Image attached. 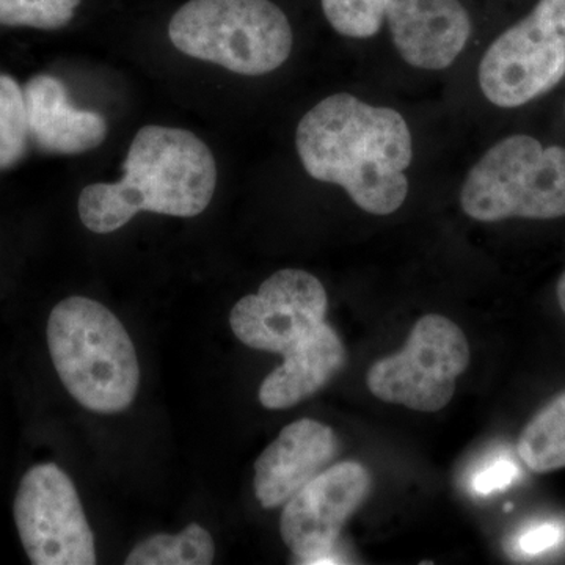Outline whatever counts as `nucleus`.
<instances>
[{"instance_id":"obj_21","label":"nucleus","mask_w":565,"mask_h":565,"mask_svg":"<svg viewBox=\"0 0 565 565\" xmlns=\"http://www.w3.org/2000/svg\"><path fill=\"white\" fill-rule=\"evenodd\" d=\"M565 527L555 522L530 526L516 537L515 545L522 555L537 556L555 548L564 541Z\"/></svg>"},{"instance_id":"obj_7","label":"nucleus","mask_w":565,"mask_h":565,"mask_svg":"<svg viewBox=\"0 0 565 565\" xmlns=\"http://www.w3.org/2000/svg\"><path fill=\"white\" fill-rule=\"evenodd\" d=\"M470 363V345L456 322L423 316L403 351L375 362L366 384L377 399L416 412H438L451 403L456 381Z\"/></svg>"},{"instance_id":"obj_2","label":"nucleus","mask_w":565,"mask_h":565,"mask_svg":"<svg viewBox=\"0 0 565 565\" xmlns=\"http://www.w3.org/2000/svg\"><path fill=\"white\" fill-rule=\"evenodd\" d=\"M125 174L117 182L87 185L79 196L81 221L93 233L117 232L141 211L195 217L210 206L217 167L195 134L145 126L134 137Z\"/></svg>"},{"instance_id":"obj_3","label":"nucleus","mask_w":565,"mask_h":565,"mask_svg":"<svg viewBox=\"0 0 565 565\" xmlns=\"http://www.w3.org/2000/svg\"><path fill=\"white\" fill-rule=\"evenodd\" d=\"M52 363L71 396L96 414H118L139 392L140 367L132 340L109 308L68 297L47 321Z\"/></svg>"},{"instance_id":"obj_16","label":"nucleus","mask_w":565,"mask_h":565,"mask_svg":"<svg viewBox=\"0 0 565 565\" xmlns=\"http://www.w3.org/2000/svg\"><path fill=\"white\" fill-rule=\"evenodd\" d=\"M215 548L211 534L192 523L180 534H158L134 546L128 565H210Z\"/></svg>"},{"instance_id":"obj_18","label":"nucleus","mask_w":565,"mask_h":565,"mask_svg":"<svg viewBox=\"0 0 565 565\" xmlns=\"http://www.w3.org/2000/svg\"><path fill=\"white\" fill-rule=\"evenodd\" d=\"M81 0H0V25L55 31L65 28Z\"/></svg>"},{"instance_id":"obj_22","label":"nucleus","mask_w":565,"mask_h":565,"mask_svg":"<svg viewBox=\"0 0 565 565\" xmlns=\"http://www.w3.org/2000/svg\"><path fill=\"white\" fill-rule=\"evenodd\" d=\"M557 302L561 305V310L564 311L565 315V270L564 274L561 275L559 281H557Z\"/></svg>"},{"instance_id":"obj_5","label":"nucleus","mask_w":565,"mask_h":565,"mask_svg":"<svg viewBox=\"0 0 565 565\" xmlns=\"http://www.w3.org/2000/svg\"><path fill=\"white\" fill-rule=\"evenodd\" d=\"M460 204L468 217L486 223L564 217V148H544L530 136L498 141L468 173Z\"/></svg>"},{"instance_id":"obj_1","label":"nucleus","mask_w":565,"mask_h":565,"mask_svg":"<svg viewBox=\"0 0 565 565\" xmlns=\"http://www.w3.org/2000/svg\"><path fill=\"white\" fill-rule=\"evenodd\" d=\"M296 147L311 178L341 185L370 214H393L407 199L414 141L399 111L337 93L305 114Z\"/></svg>"},{"instance_id":"obj_20","label":"nucleus","mask_w":565,"mask_h":565,"mask_svg":"<svg viewBox=\"0 0 565 565\" xmlns=\"http://www.w3.org/2000/svg\"><path fill=\"white\" fill-rule=\"evenodd\" d=\"M519 467L511 459L500 457L476 471L471 479V490L479 497L501 492L514 484L515 479L519 478Z\"/></svg>"},{"instance_id":"obj_4","label":"nucleus","mask_w":565,"mask_h":565,"mask_svg":"<svg viewBox=\"0 0 565 565\" xmlns=\"http://www.w3.org/2000/svg\"><path fill=\"white\" fill-rule=\"evenodd\" d=\"M169 36L182 54L243 76L273 73L292 51L288 17L270 0H189Z\"/></svg>"},{"instance_id":"obj_9","label":"nucleus","mask_w":565,"mask_h":565,"mask_svg":"<svg viewBox=\"0 0 565 565\" xmlns=\"http://www.w3.org/2000/svg\"><path fill=\"white\" fill-rule=\"evenodd\" d=\"M371 476L359 462H341L299 490L281 514L286 546L302 564H343L337 553L341 531L366 500Z\"/></svg>"},{"instance_id":"obj_14","label":"nucleus","mask_w":565,"mask_h":565,"mask_svg":"<svg viewBox=\"0 0 565 565\" xmlns=\"http://www.w3.org/2000/svg\"><path fill=\"white\" fill-rule=\"evenodd\" d=\"M345 363L340 337L323 322L307 340L282 355V363L264 379L259 403L270 411L294 407L313 396Z\"/></svg>"},{"instance_id":"obj_8","label":"nucleus","mask_w":565,"mask_h":565,"mask_svg":"<svg viewBox=\"0 0 565 565\" xmlns=\"http://www.w3.org/2000/svg\"><path fill=\"white\" fill-rule=\"evenodd\" d=\"M13 514L32 564H96L95 537L79 494L57 465L40 463L24 475Z\"/></svg>"},{"instance_id":"obj_12","label":"nucleus","mask_w":565,"mask_h":565,"mask_svg":"<svg viewBox=\"0 0 565 565\" xmlns=\"http://www.w3.org/2000/svg\"><path fill=\"white\" fill-rule=\"evenodd\" d=\"M337 434L315 419H299L281 430L255 463V493L263 508L288 503L338 452Z\"/></svg>"},{"instance_id":"obj_6","label":"nucleus","mask_w":565,"mask_h":565,"mask_svg":"<svg viewBox=\"0 0 565 565\" xmlns=\"http://www.w3.org/2000/svg\"><path fill=\"white\" fill-rule=\"evenodd\" d=\"M565 76V0H541L493 41L479 65L486 98L514 109L545 95Z\"/></svg>"},{"instance_id":"obj_19","label":"nucleus","mask_w":565,"mask_h":565,"mask_svg":"<svg viewBox=\"0 0 565 565\" xmlns=\"http://www.w3.org/2000/svg\"><path fill=\"white\" fill-rule=\"evenodd\" d=\"M390 0H322L330 25L349 39H371L384 24Z\"/></svg>"},{"instance_id":"obj_13","label":"nucleus","mask_w":565,"mask_h":565,"mask_svg":"<svg viewBox=\"0 0 565 565\" xmlns=\"http://www.w3.org/2000/svg\"><path fill=\"white\" fill-rule=\"evenodd\" d=\"M31 141L51 154H81L95 150L107 137L102 114L76 109L63 82L40 74L22 88Z\"/></svg>"},{"instance_id":"obj_11","label":"nucleus","mask_w":565,"mask_h":565,"mask_svg":"<svg viewBox=\"0 0 565 565\" xmlns=\"http://www.w3.org/2000/svg\"><path fill=\"white\" fill-rule=\"evenodd\" d=\"M385 18L401 57L419 70L448 68L471 35L460 0H390Z\"/></svg>"},{"instance_id":"obj_17","label":"nucleus","mask_w":565,"mask_h":565,"mask_svg":"<svg viewBox=\"0 0 565 565\" xmlns=\"http://www.w3.org/2000/svg\"><path fill=\"white\" fill-rule=\"evenodd\" d=\"M29 141L24 92L13 77L0 76V170L20 163L28 152Z\"/></svg>"},{"instance_id":"obj_15","label":"nucleus","mask_w":565,"mask_h":565,"mask_svg":"<svg viewBox=\"0 0 565 565\" xmlns=\"http://www.w3.org/2000/svg\"><path fill=\"white\" fill-rule=\"evenodd\" d=\"M516 451L534 473L565 468V392L557 394L526 424Z\"/></svg>"},{"instance_id":"obj_10","label":"nucleus","mask_w":565,"mask_h":565,"mask_svg":"<svg viewBox=\"0 0 565 565\" xmlns=\"http://www.w3.org/2000/svg\"><path fill=\"white\" fill-rule=\"evenodd\" d=\"M327 308L326 288L315 275L281 269L234 305L230 323L241 343L285 355L326 322Z\"/></svg>"}]
</instances>
